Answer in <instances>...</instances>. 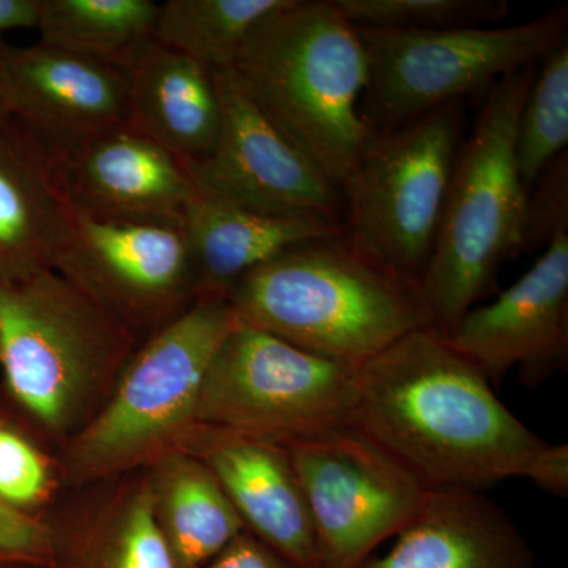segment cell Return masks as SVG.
Returning a JSON list of instances; mask_svg holds the SVG:
<instances>
[{"instance_id": "cell-1", "label": "cell", "mask_w": 568, "mask_h": 568, "mask_svg": "<svg viewBox=\"0 0 568 568\" xmlns=\"http://www.w3.org/2000/svg\"><path fill=\"white\" fill-rule=\"evenodd\" d=\"M353 428L440 491L484 493L523 477L547 444L432 328L357 366Z\"/></svg>"}, {"instance_id": "cell-2", "label": "cell", "mask_w": 568, "mask_h": 568, "mask_svg": "<svg viewBox=\"0 0 568 568\" xmlns=\"http://www.w3.org/2000/svg\"><path fill=\"white\" fill-rule=\"evenodd\" d=\"M231 69L284 140L342 190L369 138L368 61L332 0H286L253 29Z\"/></svg>"}, {"instance_id": "cell-3", "label": "cell", "mask_w": 568, "mask_h": 568, "mask_svg": "<svg viewBox=\"0 0 568 568\" xmlns=\"http://www.w3.org/2000/svg\"><path fill=\"white\" fill-rule=\"evenodd\" d=\"M227 302L241 323L354 368L429 328L417 284L358 252L345 231L276 254L242 276Z\"/></svg>"}, {"instance_id": "cell-4", "label": "cell", "mask_w": 568, "mask_h": 568, "mask_svg": "<svg viewBox=\"0 0 568 568\" xmlns=\"http://www.w3.org/2000/svg\"><path fill=\"white\" fill-rule=\"evenodd\" d=\"M537 65L488 89L476 129L459 148L435 248L418 283L429 328L440 336L495 291L503 264L525 250L528 190L518 175L515 140Z\"/></svg>"}, {"instance_id": "cell-5", "label": "cell", "mask_w": 568, "mask_h": 568, "mask_svg": "<svg viewBox=\"0 0 568 568\" xmlns=\"http://www.w3.org/2000/svg\"><path fill=\"white\" fill-rule=\"evenodd\" d=\"M134 338L58 271L0 280V365L17 405L54 433L82 428Z\"/></svg>"}, {"instance_id": "cell-6", "label": "cell", "mask_w": 568, "mask_h": 568, "mask_svg": "<svg viewBox=\"0 0 568 568\" xmlns=\"http://www.w3.org/2000/svg\"><path fill=\"white\" fill-rule=\"evenodd\" d=\"M239 323L223 298L197 301L149 336L99 413L71 443L70 476L95 481L162 462L189 446L213 355Z\"/></svg>"}, {"instance_id": "cell-7", "label": "cell", "mask_w": 568, "mask_h": 568, "mask_svg": "<svg viewBox=\"0 0 568 568\" xmlns=\"http://www.w3.org/2000/svg\"><path fill=\"white\" fill-rule=\"evenodd\" d=\"M463 123L462 102H455L369 133L342 186L347 241L417 286L435 248Z\"/></svg>"}, {"instance_id": "cell-8", "label": "cell", "mask_w": 568, "mask_h": 568, "mask_svg": "<svg viewBox=\"0 0 568 568\" xmlns=\"http://www.w3.org/2000/svg\"><path fill=\"white\" fill-rule=\"evenodd\" d=\"M355 31L368 61L362 112L369 133H381L537 65L568 43V10L560 6L536 20L504 28Z\"/></svg>"}, {"instance_id": "cell-9", "label": "cell", "mask_w": 568, "mask_h": 568, "mask_svg": "<svg viewBox=\"0 0 568 568\" xmlns=\"http://www.w3.org/2000/svg\"><path fill=\"white\" fill-rule=\"evenodd\" d=\"M355 372L239 321L209 365L197 425L280 446L353 428Z\"/></svg>"}, {"instance_id": "cell-10", "label": "cell", "mask_w": 568, "mask_h": 568, "mask_svg": "<svg viewBox=\"0 0 568 568\" xmlns=\"http://www.w3.org/2000/svg\"><path fill=\"white\" fill-rule=\"evenodd\" d=\"M321 567L358 568L420 514L429 489L355 428L286 444Z\"/></svg>"}, {"instance_id": "cell-11", "label": "cell", "mask_w": 568, "mask_h": 568, "mask_svg": "<svg viewBox=\"0 0 568 568\" xmlns=\"http://www.w3.org/2000/svg\"><path fill=\"white\" fill-rule=\"evenodd\" d=\"M55 271L134 339L155 334L197 302L192 254L179 223L99 219L74 207Z\"/></svg>"}, {"instance_id": "cell-12", "label": "cell", "mask_w": 568, "mask_h": 568, "mask_svg": "<svg viewBox=\"0 0 568 568\" xmlns=\"http://www.w3.org/2000/svg\"><path fill=\"white\" fill-rule=\"evenodd\" d=\"M211 70L220 132L211 155L190 170L197 189L253 211L343 224L342 190L284 140L231 67Z\"/></svg>"}, {"instance_id": "cell-13", "label": "cell", "mask_w": 568, "mask_h": 568, "mask_svg": "<svg viewBox=\"0 0 568 568\" xmlns=\"http://www.w3.org/2000/svg\"><path fill=\"white\" fill-rule=\"evenodd\" d=\"M448 345L499 386L517 366L519 383L538 387L568 366V231L491 304L462 317Z\"/></svg>"}, {"instance_id": "cell-14", "label": "cell", "mask_w": 568, "mask_h": 568, "mask_svg": "<svg viewBox=\"0 0 568 568\" xmlns=\"http://www.w3.org/2000/svg\"><path fill=\"white\" fill-rule=\"evenodd\" d=\"M0 85L10 118L58 164L126 123L125 71L71 52L2 43Z\"/></svg>"}, {"instance_id": "cell-15", "label": "cell", "mask_w": 568, "mask_h": 568, "mask_svg": "<svg viewBox=\"0 0 568 568\" xmlns=\"http://www.w3.org/2000/svg\"><path fill=\"white\" fill-rule=\"evenodd\" d=\"M183 454L211 469L252 536L295 568H323L308 506L286 447L200 426Z\"/></svg>"}, {"instance_id": "cell-16", "label": "cell", "mask_w": 568, "mask_h": 568, "mask_svg": "<svg viewBox=\"0 0 568 568\" xmlns=\"http://www.w3.org/2000/svg\"><path fill=\"white\" fill-rule=\"evenodd\" d=\"M59 170L74 207L99 219L182 224L196 192L185 164L129 123L89 141Z\"/></svg>"}, {"instance_id": "cell-17", "label": "cell", "mask_w": 568, "mask_h": 568, "mask_svg": "<svg viewBox=\"0 0 568 568\" xmlns=\"http://www.w3.org/2000/svg\"><path fill=\"white\" fill-rule=\"evenodd\" d=\"M73 219L59 164L10 118L0 126V280L55 271Z\"/></svg>"}, {"instance_id": "cell-18", "label": "cell", "mask_w": 568, "mask_h": 568, "mask_svg": "<svg viewBox=\"0 0 568 568\" xmlns=\"http://www.w3.org/2000/svg\"><path fill=\"white\" fill-rule=\"evenodd\" d=\"M197 301H227L242 276L276 254L315 239L343 233V224L321 216L272 215L197 189L183 213Z\"/></svg>"}, {"instance_id": "cell-19", "label": "cell", "mask_w": 568, "mask_h": 568, "mask_svg": "<svg viewBox=\"0 0 568 568\" xmlns=\"http://www.w3.org/2000/svg\"><path fill=\"white\" fill-rule=\"evenodd\" d=\"M528 540L485 493L429 489L383 558L358 568H532Z\"/></svg>"}, {"instance_id": "cell-20", "label": "cell", "mask_w": 568, "mask_h": 568, "mask_svg": "<svg viewBox=\"0 0 568 568\" xmlns=\"http://www.w3.org/2000/svg\"><path fill=\"white\" fill-rule=\"evenodd\" d=\"M125 74L126 123L173 153L186 170L204 162L220 132L212 70L151 40Z\"/></svg>"}, {"instance_id": "cell-21", "label": "cell", "mask_w": 568, "mask_h": 568, "mask_svg": "<svg viewBox=\"0 0 568 568\" xmlns=\"http://www.w3.org/2000/svg\"><path fill=\"white\" fill-rule=\"evenodd\" d=\"M155 467L156 518L175 568H203L245 532L244 521L201 459L181 452Z\"/></svg>"}, {"instance_id": "cell-22", "label": "cell", "mask_w": 568, "mask_h": 568, "mask_svg": "<svg viewBox=\"0 0 568 568\" xmlns=\"http://www.w3.org/2000/svg\"><path fill=\"white\" fill-rule=\"evenodd\" d=\"M152 0H40L39 43L125 71L152 40Z\"/></svg>"}, {"instance_id": "cell-23", "label": "cell", "mask_w": 568, "mask_h": 568, "mask_svg": "<svg viewBox=\"0 0 568 568\" xmlns=\"http://www.w3.org/2000/svg\"><path fill=\"white\" fill-rule=\"evenodd\" d=\"M51 568H175L156 518L151 477L119 500L111 517L52 529Z\"/></svg>"}, {"instance_id": "cell-24", "label": "cell", "mask_w": 568, "mask_h": 568, "mask_svg": "<svg viewBox=\"0 0 568 568\" xmlns=\"http://www.w3.org/2000/svg\"><path fill=\"white\" fill-rule=\"evenodd\" d=\"M286 0H168L159 3L152 40L203 63L231 67L253 29Z\"/></svg>"}, {"instance_id": "cell-25", "label": "cell", "mask_w": 568, "mask_h": 568, "mask_svg": "<svg viewBox=\"0 0 568 568\" xmlns=\"http://www.w3.org/2000/svg\"><path fill=\"white\" fill-rule=\"evenodd\" d=\"M568 145V43L538 62L519 114L515 162L525 189Z\"/></svg>"}, {"instance_id": "cell-26", "label": "cell", "mask_w": 568, "mask_h": 568, "mask_svg": "<svg viewBox=\"0 0 568 568\" xmlns=\"http://www.w3.org/2000/svg\"><path fill=\"white\" fill-rule=\"evenodd\" d=\"M355 29L433 32L487 28L510 11L507 0H332Z\"/></svg>"}, {"instance_id": "cell-27", "label": "cell", "mask_w": 568, "mask_h": 568, "mask_svg": "<svg viewBox=\"0 0 568 568\" xmlns=\"http://www.w3.org/2000/svg\"><path fill=\"white\" fill-rule=\"evenodd\" d=\"M50 489V467L43 455L20 433L0 425V500L29 514Z\"/></svg>"}, {"instance_id": "cell-28", "label": "cell", "mask_w": 568, "mask_h": 568, "mask_svg": "<svg viewBox=\"0 0 568 568\" xmlns=\"http://www.w3.org/2000/svg\"><path fill=\"white\" fill-rule=\"evenodd\" d=\"M568 231V153L549 163L528 193L525 219V250L547 248L549 242Z\"/></svg>"}, {"instance_id": "cell-29", "label": "cell", "mask_w": 568, "mask_h": 568, "mask_svg": "<svg viewBox=\"0 0 568 568\" xmlns=\"http://www.w3.org/2000/svg\"><path fill=\"white\" fill-rule=\"evenodd\" d=\"M52 555L54 538L51 526L0 500V562L51 567Z\"/></svg>"}, {"instance_id": "cell-30", "label": "cell", "mask_w": 568, "mask_h": 568, "mask_svg": "<svg viewBox=\"0 0 568 568\" xmlns=\"http://www.w3.org/2000/svg\"><path fill=\"white\" fill-rule=\"evenodd\" d=\"M203 568H295L248 530Z\"/></svg>"}, {"instance_id": "cell-31", "label": "cell", "mask_w": 568, "mask_h": 568, "mask_svg": "<svg viewBox=\"0 0 568 568\" xmlns=\"http://www.w3.org/2000/svg\"><path fill=\"white\" fill-rule=\"evenodd\" d=\"M538 488L558 497L568 496V446L545 444L529 463L525 476Z\"/></svg>"}, {"instance_id": "cell-32", "label": "cell", "mask_w": 568, "mask_h": 568, "mask_svg": "<svg viewBox=\"0 0 568 568\" xmlns=\"http://www.w3.org/2000/svg\"><path fill=\"white\" fill-rule=\"evenodd\" d=\"M39 13L40 0H0V44L7 32L37 28Z\"/></svg>"}, {"instance_id": "cell-33", "label": "cell", "mask_w": 568, "mask_h": 568, "mask_svg": "<svg viewBox=\"0 0 568 568\" xmlns=\"http://www.w3.org/2000/svg\"><path fill=\"white\" fill-rule=\"evenodd\" d=\"M10 115L7 111L6 100H3L2 85H0V126L6 125L9 122Z\"/></svg>"}, {"instance_id": "cell-34", "label": "cell", "mask_w": 568, "mask_h": 568, "mask_svg": "<svg viewBox=\"0 0 568 568\" xmlns=\"http://www.w3.org/2000/svg\"><path fill=\"white\" fill-rule=\"evenodd\" d=\"M0 568H51V567L39 566V564L0 562Z\"/></svg>"}]
</instances>
